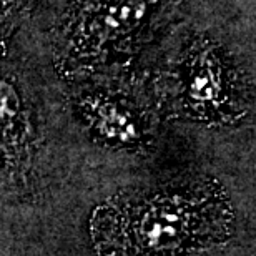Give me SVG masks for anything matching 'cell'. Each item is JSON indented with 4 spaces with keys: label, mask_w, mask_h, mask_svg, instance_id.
Here are the masks:
<instances>
[{
    "label": "cell",
    "mask_w": 256,
    "mask_h": 256,
    "mask_svg": "<svg viewBox=\"0 0 256 256\" xmlns=\"http://www.w3.org/2000/svg\"><path fill=\"white\" fill-rule=\"evenodd\" d=\"M27 163V114L15 86L0 76V170L22 175Z\"/></svg>",
    "instance_id": "obj_3"
},
{
    "label": "cell",
    "mask_w": 256,
    "mask_h": 256,
    "mask_svg": "<svg viewBox=\"0 0 256 256\" xmlns=\"http://www.w3.org/2000/svg\"><path fill=\"white\" fill-rule=\"evenodd\" d=\"M233 210L216 180L124 192L92 214L98 256H210L232 234Z\"/></svg>",
    "instance_id": "obj_1"
},
{
    "label": "cell",
    "mask_w": 256,
    "mask_h": 256,
    "mask_svg": "<svg viewBox=\"0 0 256 256\" xmlns=\"http://www.w3.org/2000/svg\"><path fill=\"white\" fill-rule=\"evenodd\" d=\"M22 2L24 0H0V17L10 12L14 7H17V5H20Z\"/></svg>",
    "instance_id": "obj_6"
},
{
    "label": "cell",
    "mask_w": 256,
    "mask_h": 256,
    "mask_svg": "<svg viewBox=\"0 0 256 256\" xmlns=\"http://www.w3.org/2000/svg\"><path fill=\"white\" fill-rule=\"evenodd\" d=\"M185 86L186 106L194 114L212 118L223 116L222 108L228 102V75L213 55H200L188 70Z\"/></svg>",
    "instance_id": "obj_4"
},
{
    "label": "cell",
    "mask_w": 256,
    "mask_h": 256,
    "mask_svg": "<svg viewBox=\"0 0 256 256\" xmlns=\"http://www.w3.org/2000/svg\"><path fill=\"white\" fill-rule=\"evenodd\" d=\"M160 0H85L68 27L74 58L98 60L118 50L155 14Z\"/></svg>",
    "instance_id": "obj_2"
},
{
    "label": "cell",
    "mask_w": 256,
    "mask_h": 256,
    "mask_svg": "<svg viewBox=\"0 0 256 256\" xmlns=\"http://www.w3.org/2000/svg\"><path fill=\"white\" fill-rule=\"evenodd\" d=\"M86 115L106 138L122 145L142 142V122L126 105L108 98L86 100Z\"/></svg>",
    "instance_id": "obj_5"
}]
</instances>
